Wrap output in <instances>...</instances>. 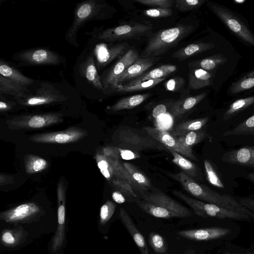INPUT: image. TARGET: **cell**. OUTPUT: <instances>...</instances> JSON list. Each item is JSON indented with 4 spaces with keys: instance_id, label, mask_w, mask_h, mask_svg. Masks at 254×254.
Here are the masks:
<instances>
[{
    "instance_id": "cell-56",
    "label": "cell",
    "mask_w": 254,
    "mask_h": 254,
    "mask_svg": "<svg viewBox=\"0 0 254 254\" xmlns=\"http://www.w3.org/2000/svg\"><path fill=\"white\" fill-rule=\"evenodd\" d=\"M248 177L251 181L254 182V173H249Z\"/></svg>"
},
{
    "instance_id": "cell-23",
    "label": "cell",
    "mask_w": 254,
    "mask_h": 254,
    "mask_svg": "<svg viewBox=\"0 0 254 254\" xmlns=\"http://www.w3.org/2000/svg\"><path fill=\"white\" fill-rule=\"evenodd\" d=\"M214 47L215 45L212 43H193L176 51L172 55V57L182 61L211 49Z\"/></svg>"
},
{
    "instance_id": "cell-47",
    "label": "cell",
    "mask_w": 254,
    "mask_h": 254,
    "mask_svg": "<svg viewBox=\"0 0 254 254\" xmlns=\"http://www.w3.org/2000/svg\"><path fill=\"white\" fill-rule=\"evenodd\" d=\"M144 15L153 18H161L170 16L173 11L169 8H151L143 11Z\"/></svg>"
},
{
    "instance_id": "cell-1",
    "label": "cell",
    "mask_w": 254,
    "mask_h": 254,
    "mask_svg": "<svg viewBox=\"0 0 254 254\" xmlns=\"http://www.w3.org/2000/svg\"><path fill=\"white\" fill-rule=\"evenodd\" d=\"M190 25H181L162 29L152 34L140 55V58L158 57L176 47L193 31Z\"/></svg>"
},
{
    "instance_id": "cell-2",
    "label": "cell",
    "mask_w": 254,
    "mask_h": 254,
    "mask_svg": "<svg viewBox=\"0 0 254 254\" xmlns=\"http://www.w3.org/2000/svg\"><path fill=\"white\" fill-rule=\"evenodd\" d=\"M112 140L117 147L135 152L142 150H167L164 145L152 138L143 129L121 126L114 132Z\"/></svg>"
},
{
    "instance_id": "cell-48",
    "label": "cell",
    "mask_w": 254,
    "mask_h": 254,
    "mask_svg": "<svg viewBox=\"0 0 254 254\" xmlns=\"http://www.w3.org/2000/svg\"><path fill=\"white\" fill-rule=\"evenodd\" d=\"M185 83L184 80L181 77H176L169 79L165 84V87L167 90L170 91H176Z\"/></svg>"
},
{
    "instance_id": "cell-53",
    "label": "cell",
    "mask_w": 254,
    "mask_h": 254,
    "mask_svg": "<svg viewBox=\"0 0 254 254\" xmlns=\"http://www.w3.org/2000/svg\"><path fill=\"white\" fill-rule=\"evenodd\" d=\"M112 196L113 200L118 203H123L126 201L124 194L118 190L113 191Z\"/></svg>"
},
{
    "instance_id": "cell-36",
    "label": "cell",
    "mask_w": 254,
    "mask_h": 254,
    "mask_svg": "<svg viewBox=\"0 0 254 254\" xmlns=\"http://www.w3.org/2000/svg\"><path fill=\"white\" fill-rule=\"evenodd\" d=\"M254 103V96L238 99L233 102L226 111L223 119L227 121Z\"/></svg>"
},
{
    "instance_id": "cell-35",
    "label": "cell",
    "mask_w": 254,
    "mask_h": 254,
    "mask_svg": "<svg viewBox=\"0 0 254 254\" xmlns=\"http://www.w3.org/2000/svg\"><path fill=\"white\" fill-rule=\"evenodd\" d=\"M24 161L25 171L28 174L41 172L48 166V163L45 159L34 155H26Z\"/></svg>"
},
{
    "instance_id": "cell-3",
    "label": "cell",
    "mask_w": 254,
    "mask_h": 254,
    "mask_svg": "<svg viewBox=\"0 0 254 254\" xmlns=\"http://www.w3.org/2000/svg\"><path fill=\"white\" fill-rule=\"evenodd\" d=\"M106 9V5L98 0H87L78 3L74 11L73 22L65 35L66 40L78 47L77 36L79 29L90 21L105 18Z\"/></svg>"
},
{
    "instance_id": "cell-40",
    "label": "cell",
    "mask_w": 254,
    "mask_h": 254,
    "mask_svg": "<svg viewBox=\"0 0 254 254\" xmlns=\"http://www.w3.org/2000/svg\"><path fill=\"white\" fill-rule=\"evenodd\" d=\"M165 78L166 77H163L156 79L148 80L128 86H119L115 93H129L151 88L163 81Z\"/></svg>"
},
{
    "instance_id": "cell-34",
    "label": "cell",
    "mask_w": 254,
    "mask_h": 254,
    "mask_svg": "<svg viewBox=\"0 0 254 254\" xmlns=\"http://www.w3.org/2000/svg\"><path fill=\"white\" fill-rule=\"evenodd\" d=\"M207 132L202 129L183 134L177 138L185 147L192 149V146L202 141L207 136Z\"/></svg>"
},
{
    "instance_id": "cell-19",
    "label": "cell",
    "mask_w": 254,
    "mask_h": 254,
    "mask_svg": "<svg viewBox=\"0 0 254 254\" xmlns=\"http://www.w3.org/2000/svg\"><path fill=\"white\" fill-rule=\"evenodd\" d=\"M119 217L123 225L132 237L141 254H150L145 238L135 225L130 215L123 208H121L120 209Z\"/></svg>"
},
{
    "instance_id": "cell-61",
    "label": "cell",
    "mask_w": 254,
    "mask_h": 254,
    "mask_svg": "<svg viewBox=\"0 0 254 254\" xmlns=\"http://www.w3.org/2000/svg\"></svg>"
},
{
    "instance_id": "cell-11",
    "label": "cell",
    "mask_w": 254,
    "mask_h": 254,
    "mask_svg": "<svg viewBox=\"0 0 254 254\" xmlns=\"http://www.w3.org/2000/svg\"><path fill=\"white\" fill-rule=\"evenodd\" d=\"M87 135L88 132L84 129L71 127L62 131L33 135L29 140L35 143H67L77 141Z\"/></svg>"
},
{
    "instance_id": "cell-45",
    "label": "cell",
    "mask_w": 254,
    "mask_h": 254,
    "mask_svg": "<svg viewBox=\"0 0 254 254\" xmlns=\"http://www.w3.org/2000/svg\"><path fill=\"white\" fill-rule=\"evenodd\" d=\"M139 4L153 6L154 8H163L171 9L175 4L174 0H134Z\"/></svg>"
},
{
    "instance_id": "cell-59",
    "label": "cell",
    "mask_w": 254,
    "mask_h": 254,
    "mask_svg": "<svg viewBox=\"0 0 254 254\" xmlns=\"http://www.w3.org/2000/svg\"></svg>"
},
{
    "instance_id": "cell-51",
    "label": "cell",
    "mask_w": 254,
    "mask_h": 254,
    "mask_svg": "<svg viewBox=\"0 0 254 254\" xmlns=\"http://www.w3.org/2000/svg\"><path fill=\"white\" fill-rule=\"evenodd\" d=\"M0 99V111L1 112H3L11 110L13 106L16 104L14 102H9L6 101L5 100H3L2 98Z\"/></svg>"
},
{
    "instance_id": "cell-6",
    "label": "cell",
    "mask_w": 254,
    "mask_h": 254,
    "mask_svg": "<svg viewBox=\"0 0 254 254\" xmlns=\"http://www.w3.org/2000/svg\"><path fill=\"white\" fill-rule=\"evenodd\" d=\"M151 25L145 23L131 22L108 28L95 36L97 39L109 43L141 37L151 31Z\"/></svg>"
},
{
    "instance_id": "cell-37",
    "label": "cell",
    "mask_w": 254,
    "mask_h": 254,
    "mask_svg": "<svg viewBox=\"0 0 254 254\" xmlns=\"http://www.w3.org/2000/svg\"><path fill=\"white\" fill-rule=\"evenodd\" d=\"M123 165L131 175L135 183L137 184L144 191L150 188V181L135 166L128 162H124Z\"/></svg>"
},
{
    "instance_id": "cell-44",
    "label": "cell",
    "mask_w": 254,
    "mask_h": 254,
    "mask_svg": "<svg viewBox=\"0 0 254 254\" xmlns=\"http://www.w3.org/2000/svg\"><path fill=\"white\" fill-rule=\"evenodd\" d=\"M117 190L127 196L137 197L131 186L127 181L121 180H114L110 183Z\"/></svg>"
},
{
    "instance_id": "cell-12",
    "label": "cell",
    "mask_w": 254,
    "mask_h": 254,
    "mask_svg": "<svg viewBox=\"0 0 254 254\" xmlns=\"http://www.w3.org/2000/svg\"><path fill=\"white\" fill-rule=\"evenodd\" d=\"M16 59L26 65H58L62 61L58 54L45 48L21 52L17 55Z\"/></svg>"
},
{
    "instance_id": "cell-52",
    "label": "cell",
    "mask_w": 254,
    "mask_h": 254,
    "mask_svg": "<svg viewBox=\"0 0 254 254\" xmlns=\"http://www.w3.org/2000/svg\"><path fill=\"white\" fill-rule=\"evenodd\" d=\"M58 222L60 224H63L65 220V207L64 203L59 204L58 211Z\"/></svg>"
},
{
    "instance_id": "cell-25",
    "label": "cell",
    "mask_w": 254,
    "mask_h": 254,
    "mask_svg": "<svg viewBox=\"0 0 254 254\" xmlns=\"http://www.w3.org/2000/svg\"><path fill=\"white\" fill-rule=\"evenodd\" d=\"M0 74L3 77L26 87L34 82L33 79L25 76L2 60H0Z\"/></svg>"
},
{
    "instance_id": "cell-10",
    "label": "cell",
    "mask_w": 254,
    "mask_h": 254,
    "mask_svg": "<svg viewBox=\"0 0 254 254\" xmlns=\"http://www.w3.org/2000/svg\"><path fill=\"white\" fill-rule=\"evenodd\" d=\"M66 99V97L52 85L43 83L35 94L17 101L21 106L32 107L62 102Z\"/></svg>"
},
{
    "instance_id": "cell-49",
    "label": "cell",
    "mask_w": 254,
    "mask_h": 254,
    "mask_svg": "<svg viewBox=\"0 0 254 254\" xmlns=\"http://www.w3.org/2000/svg\"><path fill=\"white\" fill-rule=\"evenodd\" d=\"M166 107L164 104H159L156 106L153 110L152 115L157 119L161 115L164 114L166 112Z\"/></svg>"
},
{
    "instance_id": "cell-41",
    "label": "cell",
    "mask_w": 254,
    "mask_h": 254,
    "mask_svg": "<svg viewBox=\"0 0 254 254\" xmlns=\"http://www.w3.org/2000/svg\"><path fill=\"white\" fill-rule=\"evenodd\" d=\"M150 246L155 252L159 254H165L167 251V245L165 238L160 234L151 232L148 237Z\"/></svg>"
},
{
    "instance_id": "cell-43",
    "label": "cell",
    "mask_w": 254,
    "mask_h": 254,
    "mask_svg": "<svg viewBox=\"0 0 254 254\" xmlns=\"http://www.w3.org/2000/svg\"><path fill=\"white\" fill-rule=\"evenodd\" d=\"M205 2L204 0H176L175 5L181 12H186L199 7Z\"/></svg>"
},
{
    "instance_id": "cell-7",
    "label": "cell",
    "mask_w": 254,
    "mask_h": 254,
    "mask_svg": "<svg viewBox=\"0 0 254 254\" xmlns=\"http://www.w3.org/2000/svg\"><path fill=\"white\" fill-rule=\"evenodd\" d=\"M95 159L101 173L109 183L116 179L124 180L127 182L133 189L143 193V190L135 183L121 161L102 154H97Z\"/></svg>"
},
{
    "instance_id": "cell-8",
    "label": "cell",
    "mask_w": 254,
    "mask_h": 254,
    "mask_svg": "<svg viewBox=\"0 0 254 254\" xmlns=\"http://www.w3.org/2000/svg\"><path fill=\"white\" fill-rule=\"evenodd\" d=\"M62 121V114L50 113L18 116L7 120L6 123L11 129H29L44 127Z\"/></svg>"
},
{
    "instance_id": "cell-31",
    "label": "cell",
    "mask_w": 254,
    "mask_h": 254,
    "mask_svg": "<svg viewBox=\"0 0 254 254\" xmlns=\"http://www.w3.org/2000/svg\"><path fill=\"white\" fill-rule=\"evenodd\" d=\"M226 58L222 54H216L200 60L189 63L190 68H199L205 70H212L225 63Z\"/></svg>"
},
{
    "instance_id": "cell-33",
    "label": "cell",
    "mask_w": 254,
    "mask_h": 254,
    "mask_svg": "<svg viewBox=\"0 0 254 254\" xmlns=\"http://www.w3.org/2000/svg\"><path fill=\"white\" fill-rule=\"evenodd\" d=\"M137 206L145 213L154 217L160 218L169 219L179 218V216L168 209L149 203L144 200L137 201Z\"/></svg>"
},
{
    "instance_id": "cell-29",
    "label": "cell",
    "mask_w": 254,
    "mask_h": 254,
    "mask_svg": "<svg viewBox=\"0 0 254 254\" xmlns=\"http://www.w3.org/2000/svg\"><path fill=\"white\" fill-rule=\"evenodd\" d=\"M209 119V117H204L182 122L174 128L171 134L177 137L186 133L201 129Z\"/></svg>"
},
{
    "instance_id": "cell-9",
    "label": "cell",
    "mask_w": 254,
    "mask_h": 254,
    "mask_svg": "<svg viewBox=\"0 0 254 254\" xmlns=\"http://www.w3.org/2000/svg\"><path fill=\"white\" fill-rule=\"evenodd\" d=\"M208 5L212 12L236 35L254 46V35L230 10L212 2H210Z\"/></svg>"
},
{
    "instance_id": "cell-14",
    "label": "cell",
    "mask_w": 254,
    "mask_h": 254,
    "mask_svg": "<svg viewBox=\"0 0 254 254\" xmlns=\"http://www.w3.org/2000/svg\"><path fill=\"white\" fill-rule=\"evenodd\" d=\"M129 45L126 42L116 44L101 43L97 45L94 52L97 70L120 58L127 51Z\"/></svg>"
},
{
    "instance_id": "cell-22",
    "label": "cell",
    "mask_w": 254,
    "mask_h": 254,
    "mask_svg": "<svg viewBox=\"0 0 254 254\" xmlns=\"http://www.w3.org/2000/svg\"><path fill=\"white\" fill-rule=\"evenodd\" d=\"M177 69V66L172 64H163L159 67L153 68L151 70L146 72L140 76L127 82V84L121 85L124 86H128L139 83L140 82L151 80L166 77L170 74L175 71Z\"/></svg>"
},
{
    "instance_id": "cell-42",
    "label": "cell",
    "mask_w": 254,
    "mask_h": 254,
    "mask_svg": "<svg viewBox=\"0 0 254 254\" xmlns=\"http://www.w3.org/2000/svg\"><path fill=\"white\" fill-rule=\"evenodd\" d=\"M204 167L206 178L209 183L215 187L221 189L224 188L223 183L208 160L205 159L204 160Z\"/></svg>"
},
{
    "instance_id": "cell-32",
    "label": "cell",
    "mask_w": 254,
    "mask_h": 254,
    "mask_svg": "<svg viewBox=\"0 0 254 254\" xmlns=\"http://www.w3.org/2000/svg\"><path fill=\"white\" fill-rule=\"evenodd\" d=\"M105 156L121 161L130 160L140 157L139 154L130 150L117 146H106L103 149V154Z\"/></svg>"
},
{
    "instance_id": "cell-18",
    "label": "cell",
    "mask_w": 254,
    "mask_h": 254,
    "mask_svg": "<svg viewBox=\"0 0 254 254\" xmlns=\"http://www.w3.org/2000/svg\"><path fill=\"white\" fill-rule=\"evenodd\" d=\"M223 161L231 164L254 167V146H245L225 153Z\"/></svg>"
},
{
    "instance_id": "cell-21",
    "label": "cell",
    "mask_w": 254,
    "mask_h": 254,
    "mask_svg": "<svg viewBox=\"0 0 254 254\" xmlns=\"http://www.w3.org/2000/svg\"><path fill=\"white\" fill-rule=\"evenodd\" d=\"M165 146L172 155L173 162L180 167L184 171V173L196 181H203V174L197 165L169 147Z\"/></svg>"
},
{
    "instance_id": "cell-20",
    "label": "cell",
    "mask_w": 254,
    "mask_h": 254,
    "mask_svg": "<svg viewBox=\"0 0 254 254\" xmlns=\"http://www.w3.org/2000/svg\"><path fill=\"white\" fill-rule=\"evenodd\" d=\"M79 72L93 87L103 91L100 76L98 73L95 58L91 54L79 65Z\"/></svg>"
},
{
    "instance_id": "cell-27",
    "label": "cell",
    "mask_w": 254,
    "mask_h": 254,
    "mask_svg": "<svg viewBox=\"0 0 254 254\" xmlns=\"http://www.w3.org/2000/svg\"><path fill=\"white\" fill-rule=\"evenodd\" d=\"M206 96V93L205 92L177 101L171 108L170 111L172 115L175 118L182 116L195 107Z\"/></svg>"
},
{
    "instance_id": "cell-16",
    "label": "cell",
    "mask_w": 254,
    "mask_h": 254,
    "mask_svg": "<svg viewBox=\"0 0 254 254\" xmlns=\"http://www.w3.org/2000/svg\"><path fill=\"white\" fill-rule=\"evenodd\" d=\"M231 233L228 228L212 227L200 229L181 230L178 235L183 238L196 241H203L215 240L222 238Z\"/></svg>"
},
{
    "instance_id": "cell-60",
    "label": "cell",
    "mask_w": 254,
    "mask_h": 254,
    "mask_svg": "<svg viewBox=\"0 0 254 254\" xmlns=\"http://www.w3.org/2000/svg\"><path fill=\"white\" fill-rule=\"evenodd\" d=\"M253 254H254V253H253Z\"/></svg>"
},
{
    "instance_id": "cell-46",
    "label": "cell",
    "mask_w": 254,
    "mask_h": 254,
    "mask_svg": "<svg viewBox=\"0 0 254 254\" xmlns=\"http://www.w3.org/2000/svg\"><path fill=\"white\" fill-rule=\"evenodd\" d=\"M116 209L115 204L107 200L101 207L100 218L102 224L106 223L112 216Z\"/></svg>"
},
{
    "instance_id": "cell-58",
    "label": "cell",
    "mask_w": 254,
    "mask_h": 254,
    "mask_svg": "<svg viewBox=\"0 0 254 254\" xmlns=\"http://www.w3.org/2000/svg\"><path fill=\"white\" fill-rule=\"evenodd\" d=\"M225 254H229V253H228V252H226V253H225Z\"/></svg>"
},
{
    "instance_id": "cell-13",
    "label": "cell",
    "mask_w": 254,
    "mask_h": 254,
    "mask_svg": "<svg viewBox=\"0 0 254 254\" xmlns=\"http://www.w3.org/2000/svg\"><path fill=\"white\" fill-rule=\"evenodd\" d=\"M142 129L152 138L173 149L184 157L197 161L192 149L183 146L179 141L177 137L169 132L158 127L149 126L143 127Z\"/></svg>"
},
{
    "instance_id": "cell-38",
    "label": "cell",
    "mask_w": 254,
    "mask_h": 254,
    "mask_svg": "<svg viewBox=\"0 0 254 254\" xmlns=\"http://www.w3.org/2000/svg\"><path fill=\"white\" fill-rule=\"evenodd\" d=\"M254 114L242 122L232 130H228L223 136L254 135Z\"/></svg>"
},
{
    "instance_id": "cell-24",
    "label": "cell",
    "mask_w": 254,
    "mask_h": 254,
    "mask_svg": "<svg viewBox=\"0 0 254 254\" xmlns=\"http://www.w3.org/2000/svg\"><path fill=\"white\" fill-rule=\"evenodd\" d=\"M0 94L10 95L17 100L25 98L30 95L26 87L17 84L1 75Z\"/></svg>"
},
{
    "instance_id": "cell-30",
    "label": "cell",
    "mask_w": 254,
    "mask_h": 254,
    "mask_svg": "<svg viewBox=\"0 0 254 254\" xmlns=\"http://www.w3.org/2000/svg\"><path fill=\"white\" fill-rule=\"evenodd\" d=\"M150 95V94L146 93L124 97L113 105L110 109L114 112H117L135 108L142 104Z\"/></svg>"
},
{
    "instance_id": "cell-55",
    "label": "cell",
    "mask_w": 254,
    "mask_h": 254,
    "mask_svg": "<svg viewBox=\"0 0 254 254\" xmlns=\"http://www.w3.org/2000/svg\"><path fill=\"white\" fill-rule=\"evenodd\" d=\"M3 241L7 244H12L14 242V238L9 232L4 233L2 237Z\"/></svg>"
},
{
    "instance_id": "cell-57",
    "label": "cell",
    "mask_w": 254,
    "mask_h": 254,
    "mask_svg": "<svg viewBox=\"0 0 254 254\" xmlns=\"http://www.w3.org/2000/svg\"><path fill=\"white\" fill-rule=\"evenodd\" d=\"M244 1H245V0H235V2H236L237 3H242Z\"/></svg>"
},
{
    "instance_id": "cell-28",
    "label": "cell",
    "mask_w": 254,
    "mask_h": 254,
    "mask_svg": "<svg viewBox=\"0 0 254 254\" xmlns=\"http://www.w3.org/2000/svg\"><path fill=\"white\" fill-rule=\"evenodd\" d=\"M39 210L35 204L26 203L5 212V217L8 221L19 220L35 213Z\"/></svg>"
},
{
    "instance_id": "cell-39",
    "label": "cell",
    "mask_w": 254,
    "mask_h": 254,
    "mask_svg": "<svg viewBox=\"0 0 254 254\" xmlns=\"http://www.w3.org/2000/svg\"><path fill=\"white\" fill-rule=\"evenodd\" d=\"M254 87V70L232 83L230 88L231 94H237Z\"/></svg>"
},
{
    "instance_id": "cell-5",
    "label": "cell",
    "mask_w": 254,
    "mask_h": 254,
    "mask_svg": "<svg viewBox=\"0 0 254 254\" xmlns=\"http://www.w3.org/2000/svg\"><path fill=\"white\" fill-rule=\"evenodd\" d=\"M140 58L136 50L128 49L114 64L103 72L100 75V78L104 93H115L118 88V81L121 75Z\"/></svg>"
},
{
    "instance_id": "cell-4",
    "label": "cell",
    "mask_w": 254,
    "mask_h": 254,
    "mask_svg": "<svg viewBox=\"0 0 254 254\" xmlns=\"http://www.w3.org/2000/svg\"><path fill=\"white\" fill-rule=\"evenodd\" d=\"M172 193L190 206L196 215L204 218H228L237 220L251 219L247 215L190 197L179 190H174Z\"/></svg>"
},
{
    "instance_id": "cell-26",
    "label": "cell",
    "mask_w": 254,
    "mask_h": 254,
    "mask_svg": "<svg viewBox=\"0 0 254 254\" xmlns=\"http://www.w3.org/2000/svg\"><path fill=\"white\" fill-rule=\"evenodd\" d=\"M189 86L191 89H199L212 83V75L208 71L199 68H190Z\"/></svg>"
},
{
    "instance_id": "cell-17",
    "label": "cell",
    "mask_w": 254,
    "mask_h": 254,
    "mask_svg": "<svg viewBox=\"0 0 254 254\" xmlns=\"http://www.w3.org/2000/svg\"><path fill=\"white\" fill-rule=\"evenodd\" d=\"M159 59L160 57L140 58L121 75L118 81V87L123 82L130 81L146 72Z\"/></svg>"
},
{
    "instance_id": "cell-50",
    "label": "cell",
    "mask_w": 254,
    "mask_h": 254,
    "mask_svg": "<svg viewBox=\"0 0 254 254\" xmlns=\"http://www.w3.org/2000/svg\"><path fill=\"white\" fill-rule=\"evenodd\" d=\"M239 202L249 210L254 212V198H242Z\"/></svg>"
},
{
    "instance_id": "cell-15",
    "label": "cell",
    "mask_w": 254,
    "mask_h": 254,
    "mask_svg": "<svg viewBox=\"0 0 254 254\" xmlns=\"http://www.w3.org/2000/svg\"><path fill=\"white\" fill-rule=\"evenodd\" d=\"M142 198L146 202L174 212L179 218H186L192 215L190 209L163 192L142 193Z\"/></svg>"
},
{
    "instance_id": "cell-54",
    "label": "cell",
    "mask_w": 254,
    "mask_h": 254,
    "mask_svg": "<svg viewBox=\"0 0 254 254\" xmlns=\"http://www.w3.org/2000/svg\"><path fill=\"white\" fill-rule=\"evenodd\" d=\"M12 182V177L2 174L0 175V185L2 186L11 183Z\"/></svg>"
}]
</instances>
